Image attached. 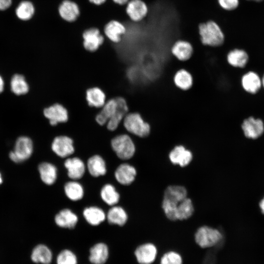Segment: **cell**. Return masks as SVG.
<instances>
[{"label":"cell","mask_w":264,"mask_h":264,"mask_svg":"<svg viewBox=\"0 0 264 264\" xmlns=\"http://www.w3.org/2000/svg\"><path fill=\"white\" fill-rule=\"evenodd\" d=\"M187 197L186 188L179 185H170L164 193L162 207L167 218L171 220H176V209L178 204Z\"/></svg>","instance_id":"obj_1"},{"label":"cell","mask_w":264,"mask_h":264,"mask_svg":"<svg viewBox=\"0 0 264 264\" xmlns=\"http://www.w3.org/2000/svg\"><path fill=\"white\" fill-rule=\"evenodd\" d=\"M198 29L200 41L203 45L218 47L224 43V33L220 25L214 21L200 23Z\"/></svg>","instance_id":"obj_2"},{"label":"cell","mask_w":264,"mask_h":264,"mask_svg":"<svg viewBox=\"0 0 264 264\" xmlns=\"http://www.w3.org/2000/svg\"><path fill=\"white\" fill-rule=\"evenodd\" d=\"M34 148V141L30 136L20 135L15 141L13 150L9 153V158L15 163L22 162L31 156Z\"/></svg>","instance_id":"obj_3"},{"label":"cell","mask_w":264,"mask_h":264,"mask_svg":"<svg viewBox=\"0 0 264 264\" xmlns=\"http://www.w3.org/2000/svg\"><path fill=\"white\" fill-rule=\"evenodd\" d=\"M123 125L129 132L139 136H147L151 131L149 123L145 122L141 115L137 112L128 113L123 120Z\"/></svg>","instance_id":"obj_4"},{"label":"cell","mask_w":264,"mask_h":264,"mask_svg":"<svg viewBox=\"0 0 264 264\" xmlns=\"http://www.w3.org/2000/svg\"><path fill=\"white\" fill-rule=\"evenodd\" d=\"M110 144L116 155L121 159H130L135 153V145L128 134H122L115 136L111 139Z\"/></svg>","instance_id":"obj_5"},{"label":"cell","mask_w":264,"mask_h":264,"mask_svg":"<svg viewBox=\"0 0 264 264\" xmlns=\"http://www.w3.org/2000/svg\"><path fill=\"white\" fill-rule=\"evenodd\" d=\"M222 238V235L218 229L207 226L199 227L195 235L196 242L202 248L215 245Z\"/></svg>","instance_id":"obj_6"},{"label":"cell","mask_w":264,"mask_h":264,"mask_svg":"<svg viewBox=\"0 0 264 264\" xmlns=\"http://www.w3.org/2000/svg\"><path fill=\"white\" fill-rule=\"evenodd\" d=\"M43 115L51 127L66 122L68 119V113L66 108L59 103H53L43 110Z\"/></svg>","instance_id":"obj_7"},{"label":"cell","mask_w":264,"mask_h":264,"mask_svg":"<svg viewBox=\"0 0 264 264\" xmlns=\"http://www.w3.org/2000/svg\"><path fill=\"white\" fill-rule=\"evenodd\" d=\"M83 45L89 52L97 51L105 41V36L96 27H90L85 30L82 34Z\"/></svg>","instance_id":"obj_8"},{"label":"cell","mask_w":264,"mask_h":264,"mask_svg":"<svg viewBox=\"0 0 264 264\" xmlns=\"http://www.w3.org/2000/svg\"><path fill=\"white\" fill-rule=\"evenodd\" d=\"M51 148L56 155L62 158L70 156L74 152L73 140L66 135H59L54 137L52 141Z\"/></svg>","instance_id":"obj_9"},{"label":"cell","mask_w":264,"mask_h":264,"mask_svg":"<svg viewBox=\"0 0 264 264\" xmlns=\"http://www.w3.org/2000/svg\"><path fill=\"white\" fill-rule=\"evenodd\" d=\"M241 127L245 136L249 139H257L264 132V123L262 120L253 116L245 119Z\"/></svg>","instance_id":"obj_10"},{"label":"cell","mask_w":264,"mask_h":264,"mask_svg":"<svg viewBox=\"0 0 264 264\" xmlns=\"http://www.w3.org/2000/svg\"><path fill=\"white\" fill-rule=\"evenodd\" d=\"M148 11L147 5L142 0H129L126 5V12L130 20L134 22L143 20Z\"/></svg>","instance_id":"obj_11"},{"label":"cell","mask_w":264,"mask_h":264,"mask_svg":"<svg viewBox=\"0 0 264 264\" xmlns=\"http://www.w3.org/2000/svg\"><path fill=\"white\" fill-rule=\"evenodd\" d=\"M157 254L156 246L152 243H146L138 246L134 255L139 264H151L155 260Z\"/></svg>","instance_id":"obj_12"},{"label":"cell","mask_w":264,"mask_h":264,"mask_svg":"<svg viewBox=\"0 0 264 264\" xmlns=\"http://www.w3.org/2000/svg\"><path fill=\"white\" fill-rule=\"evenodd\" d=\"M172 55L180 61L190 59L194 53V47L189 42L184 40H178L171 47Z\"/></svg>","instance_id":"obj_13"},{"label":"cell","mask_w":264,"mask_h":264,"mask_svg":"<svg viewBox=\"0 0 264 264\" xmlns=\"http://www.w3.org/2000/svg\"><path fill=\"white\" fill-rule=\"evenodd\" d=\"M59 14L62 19L72 22L78 18L80 11L78 5L71 0H64L58 7Z\"/></svg>","instance_id":"obj_14"},{"label":"cell","mask_w":264,"mask_h":264,"mask_svg":"<svg viewBox=\"0 0 264 264\" xmlns=\"http://www.w3.org/2000/svg\"><path fill=\"white\" fill-rule=\"evenodd\" d=\"M126 31L125 25L117 20L110 21L106 24L104 29L105 36L114 44H118L121 42L122 36Z\"/></svg>","instance_id":"obj_15"},{"label":"cell","mask_w":264,"mask_h":264,"mask_svg":"<svg viewBox=\"0 0 264 264\" xmlns=\"http://www.w3.org/2000/svg\"><path fill=\"white\" fill-rule=\"evenodd\" d=\"M136 170L128 163L121 164L115 171L114 176L116 180L121 184L129 185L135 179Z\"/></svg>","instance_id":"obj_16"},{"label":"cell","mask_w":264,"mask_h":264,"mask_svg":"<svg viewBox=\"0 0 264 264\" xmlns=\"http://www.w3.org/2000/svg\"><path fill=\"white\" fill-rule=\"evenodd\" d=\"M169 159L174 164H178L183 167L187 166L192 161V153L182 145H178L170 152Z\"/></svg>","instance_id":"obj_17"},{"label":"cell","mask_w":264,"mask_h":264,"mask_svg":"<svg viewBox=\"0 0 264 264\" xmlns=\"http://www.w3.org/2000/svg\"><path fill=\"white\" fill-rule=\"evenodd\" d=\"M64 165L67 170L68 176L73 180L82 178L85 174V163L78 157L68 158L65 160Z\"/></svg>","instance_id":"obj_18"},{"label":"cell","mask_w":264,"mask_h":264,"mask_svg":"<svg viewBox=\"0 0 264 264\" xmlns=\"http://www.w3.org/2000/svg\"><path fill=\"white\" fill-rule=\"evenodd\" d=\"M9 88L11 92L18 96L27 94L30 90L29 84L25 77L22 74H14L9 81Z\"/></svg>","instance_id":"obj_19"},{"label":"cell","mask_w":264,"mask_h":264,"mask_svg":"<svg viewBox=\"0 0 264 264\" xmlns=\"http://www.w3.org/2000/svg\"><path fill=\"white\" fill-rule=\"evenodd\" d=\"M241 84L243 89L250 94H256L262 87L261 78L257 73L252 71H248L242 76Z\"/></svg>","instance_id":"obj_20"},{"label":"cell","mask_w":264,"mask_h":264,"mask_svg":"<svg viewBox=\"0 0 264 264\" xmlns=\"http://www.w3.org/2000/svg\"><path fill=\"white\" fill-rule=\"evenodd\" d=\"M118 109V104L116 98L106 102L101 111L96 115L95 120L100 125L107 124L110 119L113 116Z\"/></svg>","instance_id":"obj_21"},{"label":"cell","mask_w":264,"mask_h":264,"mask_svg":"<svg viewBox=\"0 0 264 264\" xmlns=\"http://www.w3.org/2000/svg\"><path fill=\"white\" fill-rule=\"evenodd\" d=\"M118 109L114 116L109 120L106 124L107 129L110 131H115L123 121L125 116L128 113V106L125 99L121 97H116Z\"/></svg>","instance_id":"obj_22"},{"label":"cell","mask_w":264,"mask_h":264,"mask_svg":"<svg viewBox=\"0 0 264 264\" xmlns=\"http://www.w3.org/2000/svg\"><path fill=\"white\" fill-rule=\"evenodd\" d=\"M54 220L56 224L60 227L73 229L76 226L78 219L71 210L66 208L62 209L57 214Z\"/></svg>","instance_id":"obj_23"},{"label":"cell","mask_w":264,"mask_h":264,"mask_svg":"<svg viewBox=\"0 0 264 264\" xmlns=\"http://www.w3.org/2000/svg\"><path fill=\"white\" fill-rule=\"evenodd\" d=\"M89 260L92 264H104L109 258V250L104 243L99 242L91 247Z\"/></svg>","instance_id":"obj_24"},{"label":"cell","mask_w":264,"mask_h":264,"mask_svg":"<svg viewBox=\"0 0 264 264\" xmlns=\"http://www.w3.org/2000/svg\"><path fill=\"white\" fill-rule=\"evenodd\" d=\"M249 60L247 53L243 49L234 48L227 53L228 63L235 67L243 68L245 66Z\"/></svg>","instance_id":"obj_25"},{"label":"cell","mask_w":264,"mask_h":264,"mask_svg":"<svg viewBox=\"0 0 264 264\" xmlns=\"http://www.w3.org/2000/svg\"><path fill=\"white\" fill-rule=\"evenodd\" d=\"M38 170L42 181L46 185L54 184L57 177V170L53 164L44 162L38 166Z\"/></svg>","instance_id":"obj_26"},{"label":"cell","mask_w":264,"mask_h":264,"mask_svg":"<svg viewBox=\"0 0 264 264\" xmlns=\"http://www.w3.org/2000/svg\"><path fill=\"white\" fill-rule=\"evenodd\" d=\"M87 169L93 177H98L106 174L107 168L104 159L99 155H94L88 160Z\"/></svg>","instance_id":"obj_27"},{"label":"cell","mask_w":264,"mask_h":264,"mask_svg":"<svg viewBox=\"0 0 264 264\" xmlns=\"http://www.w3.org/2000/svg\"><path fill=\"white\" fill-rule=\"evenodd\" d=\"M86 98L88 105L96 108H102L106 102L105 93L98 87L88 89Z\"/></svg>","instance_id":"obj_28"},{"label":"cell","mask_w":264,"mask_h":264,"mask_svg":"<svg viewBox=\"0 0 264 264\" xmlns=\"http://www.w3.org/2000/svg\"><path fill=\"white\" fill-rule=\"evenodd\" d=\"M83 214L88 223L93 226L98 225L106 218V215L104 211L96 206L86 208Z\"/></svg>","instance_id":"obj_29"},{"label":"cell","mask_w":264,"mask_h":264,"mask_svg":"<svg viewBox=\"0 0 264 264\" xmlns=\"http://www.w3.org/2000/svg\"><path fill=\"white\" fill-rule=\"evenodd\" d=\"M32 261L37 264H50L52 259V254L50 249L44 244L37 245L32 250Z\"/></svg>","instance_id":"obj_30"},{"label":"cell","mask_w":264,"mask_h":264,"mask_svg":"<svg viewBox=\"0 0 264 264\" xmlns=\"http://www.w3.org/2000/svg\"><path fill=\"white\" fill-rule=\"evenodd\" d=\"M106 218L110 224L123 226L127 221L128 216L122 207L114 205L109 210Z\"/></svg>","instance_id":"obj_31"},{"label":"cell","mask_w":264,"mask_h":264,"mask_svg":"<svg viewBox=\"0 0 264 264\" xmlns=\"http://www.w3.org/2000/svg\"><path fill=\"white\" fill-rule=\"evenodd\" d=\"M174 82L179 88L187 90L190 89L193 83V79L191 73L184 69L178 70L174 77Z\"/></svg>","instance_id":"obj_32"},{"label":"cell","mask_w":264,"mask_h":264,"mask_svg":"<svg viewBox=\"0 0 264 264\" xmlns=\"http://www.w3.org/2000/svg\"><path fill=\"white\" fill-rule=\"evenodd\" d=\"M64 191L66 197L70 200L77 201L84 196V189L82 185L75 181H71L66 183Z\"/></svg>","instance_id":"obj_33"},{"label":"cell","mask_w":264,"mask_h":264,"mask_svg":"<svg viewBox=\"0 0 264 264\" xmlns=\"http://www.w3.org/2000/svg\"><path fill=\"white\" fill-rule=\"evenodd\" d=\"M100 196L102 200L107 204L114 206L120 198V195L114 187L110 184H105L101 189Z\"/></svg>","instance_id":"obj_34"},{"label":"cell","mask_w":264,"mask_h":264,"mask_svg":"<svg viewBox=\"0 0 264 264\" xmlns=\"http://www.w3.org/2000/svg\"><path fill=\"white\" fill-rule=\"evenodd\" d=\"M194 211L191 199L187 197L181 201L176 209L177 220H184L190 218Z\"/></svg>","instance_id":"obj_35"},{"label":"cell","mask_w":264,"mask_h":264,"mask_svg":"<svg viewBox=\"0 0 264 264\" xmlns=\"http://www.w3.org/2000/svg\"><path fill=\"white\" fill-rule=\"evenodd\" d=\"M35 8L33 4L28 1L21 2L16 10L17 16L22 20H28L34 15Z\"/></svg>","instance_id":"obj_36"},{"label":"cell","mask_w":264,"mask_h":264,"mask_svg":"<svg viewBox=\"0 0 264 264\" xmlns=\"http://www.w3.org/2000/svg\"><path fill=\"white\" fill-rule=\"evenodd\" d=\"M56 263L57 264H77V258L72 251L65 249L58 255Z\"/></svg>","instance_id":"obj_37"},{"label":"cell","mask_w":264,"mask_h":264,"mask_svg":"<svg viewBox=\"0 0 264 264\" xmlns=\"http://www.w3.org/2000/svg\"><path fill=\"white\" fill-rule=\"evenodd\" d=\"M160 264H182V259L179 253L170 251L163 254Z\"/></svg>","instance_id":"obj_38"},{"label":"cell","mask_w":264,"mask_h":264,"mask_svg":"<svg viewBox=\"0 0 264 264\" xmlns=\"http://www.w3.org/2000/svg\"><path fill=\"white\" fill-rule=\"evenodd\" d=\"M219 6L224 10L233 11L239 6L240 0H217Z\"/></svg>","instance_id":"obj_39"},{"label":"cell","mask_w":264,"mask_h":264,"mask_svg":"<svg viewBox=\"0 0 264 264\" xmlns=\"http://www.w3.org/2000/svg\"><path fill=\"white\" fill-rule=\"evenodd\" d=\"M12 0H0V10L7 9L11 4Z\"/></svg>","instance_id":"obj_40"},{"label":"cell","mask_w":264,"mask_h":264,"mask_svg":"<svg viewBox=\"0 0 264 264\" xmlns=\"http://www.w3.org/2000/svg\"><path fill=\"white\" fill-rule=\"evenodd\" d=\"M5 87V82L3 76L0 74V94L2 93L4 90Z\"/></svg>","instance_id":"obj_41"},{"label":"cell","mask_w":264,"mask_h":264,"mask_svg":"<svg viewBox=\"0 0 264 264\" xmlns=\"http://www.w3.org/2000/svg\"><path fill=\"white\" fill-rule=\"evenodd\" d=\"M89 1L96 5H100L104 3L107 0H88Z\"/></svg>","instance_id":"obj_42"},{"label":"cell","mask_w":264,"mask_h":264,"mask_svg":"<svg viewBox=\"0 0 264 264\" xmlns=\"http://www.w3.org/2000/svg\"><path fill=\"white\" fill-rule=\"evenodd\" d=\"M112 1L116 4L120 5H126L129 0H112Z\"/></svg>","instance_id":"obj_43"},{"label":"cell","mask_w":264,"mask_h":264,"mask_svg":"<svg viewBox=\"0 0 264 264\" xmlns=\"http://www.w3.org/2000/svg\"><path fill=\"white\" fill-rule=\"evenodd\" d=\"M259 206L262 213L264 215V197L262 199L259 203Z\"/></svg>","instance_id":"obj_44"},{"label":"cell","mask_w":264,"mask_h":264,"mask_svg":"<svg viewBox=\"0 0 264 264\" xmlns=\"http://www.w3.org/2000/svg\"><path fill=\"white\" fill-rule=\"evenodd\" d=\"M261 80H262V87L264 88V74L262 77V78H261Z\"/></svg>","instance_id":"obj_45"},{"label":"cell","mask_w":264,"mask_h":264,"mask_svg":"<svg viewBox=\"0 0 264 264\" xmlns=\"http://www.w3.org/2000/svg\"><path fill=\"white\" fill-rule=\"evenodd\" d=\"M246 0L252 1H255V2H260V1H263L264 0Z\"/></svg>","instance_id":"obj_46"},{"label":"cell","mask_w":264,"mask_h":264,"mask_svg":"<svg viewBox=\"0 0 264 264\" xmlns=\"http://www.w3.org/2000/svg\"><path fill=\"white\" fill-rule=\"evenodd\" d=\"M2 182V178L1 174L0 173V184Z\"/></svg>","instance_id":"obj_47"}]
</instances>
